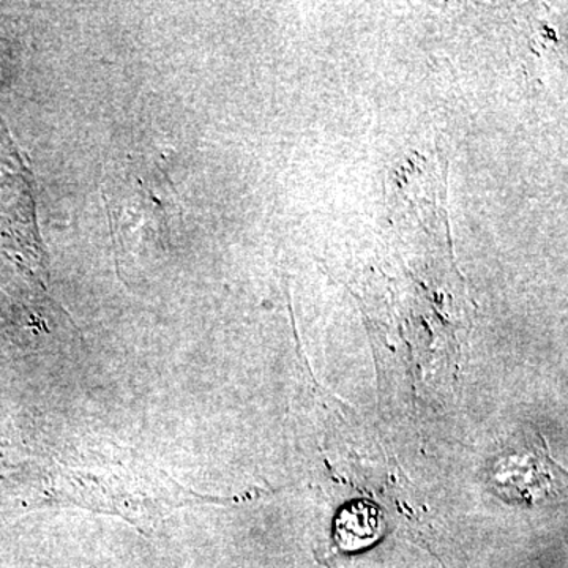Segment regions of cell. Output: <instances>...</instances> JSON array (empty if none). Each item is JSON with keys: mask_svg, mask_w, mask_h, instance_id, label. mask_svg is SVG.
Listing matches in <instances>:
<instances>
[{"mask_svg": "<svg viewBox=\"0 0 568 568\" xmlns=\"http://www.w3.org/2000/svg\"><path fill=\"white\" fill-rule=\"evenodd\" d=\"M335 541L343 551H357L375 544L383 534V517L373 504L355 500L335 519Z\"/></svg>", "mask_w": 568, "mask_h": 568, "instance_id": "1", "label": "cell"}]
</instances>
